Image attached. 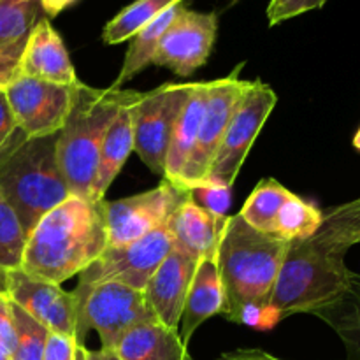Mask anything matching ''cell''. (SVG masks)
<instances>
[{"mask_svg": "<svg viewBox=\"0 0 360 360\" xmlns=\"http://www.w3.org/2000/svg\"><path fill=\"white\" fill-rule=\"evenodd\" d=\"M18 76L56 84H76L79 81L62 37L46 16H42L28 34Z\"/></svg>", "mask_w": 360, "mask_h": 360, "instance_id": "16", "label": "cell"}, {"mask_svg": "<svg viewBox=\"0 0 360 360\" xmlns=\"http://www.w3.org/2000/svg\"><path fill=\"white\" fill-rule=\"evenodd\" d=\"M7 295V271L0 269V297Z\"/></svg>", "mask_w": 360, "mask_h": 360, "instance_id": "40", "label": "cell"}, {"mask_svg": "<svg viewBox=\"0 0 360 360\" xmlns=\"http://www.w3.org/2000/svg\"><path fill=\"white\" fill-rule=\"evenodd\" d=\"M172 248V236L167 225L122 246H108L95 262L79 274L74 294H83L98 283H122L143 290L162 260Z\"/></svg>", "mask_w": 360, "mask_h": 360, "instance_id": "9", "label": "cell"}, {"mask_svg": "<svg viewBox=\"0 0 360 360\" xmlns=\"http://www.w3.org/2000/svg\"><path fill=\"white\" fill-rule=\"evenodd\" d=\"M27 234L16 211L0 195V269H21Z\"/></svg>", "mask_w": 360, "mask_h": 360, "instance_id": "28", "label": "cell"}, {"mask_svg": "<svg viewBox=\"0 0 360 360\" xmlns=\"http://www.w3.org/2000/svg\"><path fill=\"white\" fill-rule=\"evenodd\" d=\"M322 220L323 213L319 207L290 192L278 213L274 236L288 243L304 239L320 227Z\"/></svg>", "mask_w": 360, "mask_h": 360, "instance_id": "27", "label": "cell"}, {"mask_svg": "<svg viewBox=\"0 0 360 360\" xmlns=\"http://www.w3.org/2000/svg\"><path fill=\"white\" fill-rule=\"evenodd\" d=\"M188 190L165 181L157 188L118 200H105L109 246H122L167 225Z\"/></svg>", "mask_w": 360, "mask_h": 360, "instance_id": "12", "label": "cell"}, {"mask_svg": "<svg viewBox=\"0 0 360 360\" xmlns=\"http://www.w3.org/2000/svg\"><path fill=\"white\" fill-rule=\"evenodd\" d=\"M13 304L14 329H16V345H14L11 360H42L46 338L49 330L42 323L32 319L20 306Z\"/></svg>", "mask_w": 360, "mask_h": 360, "instance_id": "29", "label": "cell"}, {"mask_svg": "<svg viewBox=\"0 0 360 360\" xmlns=\"http://www.w3.org/2000/svg\"><path fill=\"white\" fill-rule=\"evenodd\" d=\"M0 195L16 211L27 238L46 213L72 195L56 160V134L25 137L2 158Z\"/></svg>", "mask_w": 360, "mask_h": 360, "instance_id": "5", "label": "cell"}, {"mask_svg": "<svg viewBox=\"0 0 360 360\" xmlns=\"http://www.w3.org/2000/svg\"><path fill=\"white\" fill-rule=\"evenodd\" d=\"M23 139H25V136H23V134H21V136H20V137H16V139H14V141H13V143H11V144H9V146L2 148V150H0V162H2V158H4V157H6V155H7V153H9V151H11V150H13V148H14V146H18V144H20V143H21V141H23Z\"/></svg>", "mask_w": 360, "mask_h": 360, "instance_id": "39", "label": "cell"}, {"mask_svg": "<svg viewBox=\"0 0 360 360\" xmlns=\"http://www.w3.org/2000/svg\"><path fill=\"white\" fill-rule=\"evenodd\" d=\"M217 252L199 259L188 294H186L185 308H183L178 327L179 338L186 347L195 330L207 319L224 311V290H221L220 273H218Z\"/></svg>", "mask_w": 360, "mask_h": 360, "instance_id": "17", "label": "cell"}, {"mask_svg": "<svg viewBox=\"0 0 360 360\" xmlns=\"http://www.w3.org/2000/svg\"><path fill=\"white\" fill-rule=\"evenodd\" d=\"M190 199L200 207L207 210L217 217H227V210L231 206V188L213 183H202L188 190Z\"/></svg>", "mask_w": 360, "mask_h": 360, "instance_id": "30", "label": "cell"}, {"mask_svg": "<svg viewBox=\"0 0 360 360\" xmlns=\"http://www.w3.org/2000/svg\"><path fill=\"white\" fill-rule=\"evenodd\" d=\"M327 0H271L267 6V20L271 27L297 18L309 11L322 9Z\"/></svg>", "mask_w": 360, "mask_h": 360, "instance_id": "31", "label": "cell"}, {"mask_svg": "<svg viewBox=\"0 0 360 360\" xmlns=\"http://www.w3.org/2000/svg\"><path fill=\"white\" fill-rule=\"evenodd\" d=\"M77 348H79V343H77L76 338L49 333L46 338L42 360H76Z\"/></svg>", "mask_w": 360, "mask_h": 360, "instance_id": "33", "label": "cell"}, {"mask_svg": "<svg viewBox=\"0 0 360 360\" xmlns=\"http://www.w3.org/2000/svg\"><path fill=\"white\" fill-rule=\"evenodd\" d=\"M288 193L290 190L285 188L276 179H262L255 186L252 195L246 199L245 206L239 211V217L255 231L274 236L278 213L287 200Z\"/></svg>", "mask_w": 360, "mask_h": 360, "instance_id": "24", "label": "cell"}, {"mask_svg": "<svg viewBox=\"0 0 360 360\" xmlns=\"http://www.w3.org/2000/svg\"><path fill=\"white\" fill-rule=\"evenodd\" d=\"M21 136V130L18 129L16 120L11 111L9 101L4 88H0V150L9 146L16 137Z\"/></svg>", "mask_w": 360, "mask_h": 360, "instance_id": "34", "label": "cell"}, {"mask_svg": "<svg viewBox=\"0 0 360 360\" xmlns=\"http://www.w3.org/2000/svg\"><path fill=\"white\" fill-rule=\"evenodd\" d=\"M77 0H41L42 13L49 18L58 16L62 11H65L67 7H70L72 4H76Z\"/></svg>", "mask_w": 360, "mask_h": 360, "instance_id": "37", "label": "cell"}, {"mask_svg": "<svg viewBox=\"0 0 360 360\" xmlns=\"http://www.w3.org/2000/svg\"><path fill=\"white\" fill-rule=\"evenodd\" d=\"M340 336L348 360H360V274L354 273L341 297L313 313Z\"/></svg>", "mask_w": 360, "mask_h": 360, "instance_id": "22", "label": "cell"}, {"mask_svg": "<svg viewBox=\"0 0 360 360\" xmlns=\"http://www.w3.org/2000/svg\"><path fill=\"white\" fill-rule=\"evenodd\" d=\"M141 91L136 98L127 102L118 111L116 118L112 120L108 134L102 143L101 155H98L97 172H95L94 188H91V199L104 200L105 192L116 176L120 174L125 165L127 158L134 151V130H132V105L141 98Z\"/></svg>", "mask_w": 360, "mask_h": 360, "instance_id": "20", "label": "cell"}, {"mask_svg": "<svg viewBox=\"0 0 360 360\" xmlns=\"http://www.w3.org/2000/svg\"><path fill=\"white\" fill-rule=\"evenodd\" d=\"M7 297L37 320L49 333L77 340L79 301L60 285L28 276L21 269L7 271Z\"/></svg>", "mask_w": 360, "mask_h": 360, "instance_id": "14", "label": "cell"}, {"mask_svg": "<svg viewBox=\"0 0 360 360\" xmlns=\"http://www.w3.org/2000/svg\"><path fill=\"white\" fill-rule=\"evenodd\" d=\"M225 220L227 217H217L193 202L188 192V197L169 218L167 229L172 236V245L199 260L218 250Z\"/></svg>", "mask_w": 360, "mask_h": 360, "instance_id": "18", "label": "cell"}, {"mask_svg": "<svg viewBox=\"0 0 360 360\" xmlns=\"http://www.w3.org/2000/svg\"><path fill=\"white\" fill-rule=\"evenodd\" d=\"M25 42L27 41L18 42V44L11 46L6 51L0 53V88H6L18 76V67H20Z\"/></svg>", "mask_w": 360, "mask_h": 360, "instance_id": "35", "label": "cell"}, {"mask_svg": "<svg viewBox=\"0 0 360 360\" xmlns=\"http://www.w3.org/2000/svg\"><path fill=\"white\" fill-rule=\"evenodd\" d=\"M79 84H56L16 76L4 90L18 129L25 137L55 136L70 115Z\"/></svg>", "mask_w": 360, "mask_h": 360, "instance_id": "11", "label": "cell"}, {"mask_svg": "<svg viewBox=\"0 0 360 360\" xmlns=\"http://www.w3.org/2000/svg\"><path fill=\"white\" fill-rule=\"evenodd\" d=\"M192 88L193 83H165L132 105L134 151L155 174L164 176L172 132Z\"/></svg>", "mask_w": 360, "mask_h": 360, "instance_id": "8", "label": "cell"}, {"mask_svg": "<svg viewBox=\"0 0 360 360\" xmlns=\"http://www.w3.org/2000/svg\"><path fill=\"white\" fill-rule=\"evenodd\" d=\"M241 69L243 63H239L229 76L210 81L199 136H197L188 164L185 165L178 183H176L181 188L190 190L206 181L214 157L220 150L225 130L232 118V112H234L239 97L248 83L239 77Z\"/></svg>", "mask_w": 360, "mask_h": 360, "instance_id": "10", "label": "cell"}, {"mask_svg": "<svg viewBox=\"0 0 360 360\" xmlns=\"http://www.w3.org/2000/svg\"><path fill=\"white\" fill-rule=\"evenodd\" d=\"M207 86H210V81L193 83L192 91H190L188 98H186L185 105H183V111L179 115L178 122H176L164 169V179L172 183V185L178 183L183 169L188 164L193 146H195L200 122H202L204 105H206Z\"/></svg>", "mask_w": 360, "mask_h": 360, "instance_id": "21", "label": "cell"}, {"mask_svg": "<svg viewBox=\"0 0 360 360\" xmlns=\"http://www.w3.org/2000/svg\"><path fill=\"white\" fill-rule=\"evenodd\" d=\"M41 18V0H0V53L27 41Z\"/></svg>", "mask_w": 360, "mask_h": 360, "instance_id": "26", "label": "cell"}, {"mask_svg": "<svg viewBox=\"0 0 360 360\" xmlns=\"http://www.w3.org/2000/svg\"><path fill=\"white\" fill-rule=\"evenodd\" d=\"M108 246L105 199L70 195L32 229L21 271L37 280L62 285L83 273Z\"/></svg>", "mask_w": 360, "mask_h": 360, "instance_id": "3", "label": "cell"}, {"mask_svg": "<svg viewBox=\"0 0 360 360\" xmlns=\"http://www.w3.org/2000/svg\"><path fill=\"white\" fill-rule=\"evenodd\" d=\"M217 360H283L264 350H236L231 354H224Z\"/></svg>", "mask_w": 360, "mask_h": 360, "instance_id": "36", "label": "cell"}, {"mask_svg": "<svg viewBox=\"0 0 360 360\" xmlns=\"http://www.w3.org/2000/svg\"><path fill=\"white\" fill-rule=\"evenodd\" d=\"M14 345H16V329H14L13 304L9 297H0V360H11Z\"/></svg>", "mask_w": 360, "mask_h": 360, "instance_id": "32", "label": "cell"}, {"mask_svg": "<svg viewBox=\"0 0 360 360\" xmlns=\"http://www.w3.org/2000/svg\"><path fill=\"white\" fill-rule=\"evenodd\" d=\"M217 32V13H199L181 6L162 35L153 63L169 67L178 76H192L210 58Z\"/></svg>", "mask_w": 360, "mask_h": 360, "instance_id": "13", "label": "cell"}, {"mask_svg": "<svg viewBox=\"0 0 360 360\" xmlns=\"http://www.w3.org/2000/svg\"><path fill=\"white\" fill-rule=\"evenodd\" d=\"M276 102L278 97L269 84L259 79L246 83L204 183L232 188L257 136Z\"/></svg>", "mask_w": 360, "mask_h": 360, "instance_id": "7", "label": "cell"}, {"mask_svg": "<svg viewBox=\"0 0 360 360\" xmlns=\"http://www.w3.org/2000/svg\"><path fill=\"white\" fill-rule=\"evenodd\" d=\"M360 245V197L323 213L311 236L290 241L266 311L271 329L295 313H315L347 290L348 252Z\"/></svg>", "mask_w": 360, "mask_h": 360, "instance_id": "1", "label": "cell"}, {"mask_svg": "<svg viewBox=\"0 0 360 360\" xmlns=\"http://www.w3.org/2000/svg\"><path fill=\"white\" fill-rule=\"evenodd\" d=\"M76 297L79 301V345H84V336L94 329L101 336V348L111 350L116 341L130 329L157 320L144 292L122 283H98Z\"/></svg>", "mask_w": 360, "mask_h": 360, "instance_id": "6", "label": "cell"}, {"mask_svg": "<svg viewBox=\"0 0 360 360\" xmlns=\"http://www.w3.org/2000/svg\"><path fill=\"white\" fill-rule=\"evenodd\" d=\"M86 360H120V359L116 357L111 350H104V348H101V350H88L86 348Z\"/></svg>", "mask_w": 360, "mask_h": 360, "instance_id": "38", "label": "cell"}, {"mask_svg": "<svg viewBox=\"0 0 360 360\" xmlns=\"http://www.w3.org/2000/svg\"><path fill=\"white\" fill-rule=\"evenodd\" d=\"M181 2L183 0H136L130 6L123 7L112 20L105 23L102 30V41L111 46L129 41L141 28L150 25L165 11Z\"/></svg>", "mask_w": 360, "mask_h": 360, "instance_id": "25", "label": "cell"}, {"mask_svg": "<svg viewBox=\"0 0 360 360\" xmlns=\"http://www.w3.org/2000/svg\"><path fill=\"white\" fill-rule=\"evenodd\" d=\"M197 262L199 260L172 245L169 255L162 260L144 288V295L157 320L172 330L179 327Z\"/></svg>", "mask_w": 360, "mask_h": 360, "instance_id": "15", "label": "cell"}, {"mask_svg": "<svg viewBox=\"0 0 360 360\" xmlns=\"http://www.w3.org/2000/svg\"><path fill=\"white\" fill-rule=\"evenodd\" d=\"M76 360H86V347H84V345H79V348H77Z\"/></svg>", "mask_w": 360, "mask_h": 360, "instance_id": "41", "label": "cell"}, {"mask_svg": "<svg viewBox=\"0 0 360 360\" xmlns=\"http://www.w3.org/2000/svg\"><path fill=\"white\" fill-rule=\"evenodd\" d=\"M354 148H355V150L360 151V127H359L357 134L354 136Z\"/></svg>", "mask_w": 360, "mask_h": 360, "instance_id": "42", "label": "cell"}, {"mask_svg": "<svg viewBox=\"0 0 360 360\" xmlns=\"http://www.w3.org/2000/svg\"><path fill=\"white\" fill-rule=\"evenodd\" d=\"M288 245L252 229L239 213L227 217L217 252L225 319L267 329L266 311Z\"/></svg>", "mask_w": 360, "mask_h": 360, "instance_id": "2", "label": "cell"}, {"mask_svg": "<svg viewBox=\"0 0 360 360\" xmlns=\"http://www.w3.org/2000/svg\"><path fill=\"white\" fill-rule=\"evenodd\" d=\"M179 7H181V4L172 6L171 9L165 11L162 16H158L157 20L151 21L150 25L141 28L136 35H132V37L129 39V49H127L125 60H123V65L122 69H120V74L118 77H116L112 88H122L123 83L132 79L136 74H139L141 70L146 69L150 63H153L155 53H157L158 44H160L162 35L165 34V30H167V27L171 25V21L174 20Z\"/></svg>", "mask_w": 360, "mask_h": 360, "instance_id": "23", "label": "cell"}, {"mask_svg": "<svg viewBox=\"0 0 360 360\" xmlns=\"http://www.w3.org/2000/svg\"><path fill=\"white\" fill-rule=\"evenodd\" d=\"M137 95L136 90L91 88L79 81L69 118L56 134V160L72 195L91 199L105 134L120 109Z\"/></svg>", "mask_w": 360, "mask_h": 360, "instance_id": "4", "label": "cell"}, {"mask_svg": "<svg viewBox=\"0 0 360 360\" xmlns=\"http://www.w3.org/2000/svg\"><path fill=\"white\" fill-rule=\"evenodd\" d=\"M111 352L120 360H193L178 330L169 329L158 320L130 329Z\"/></svg>", "mask_w": 360, "mask_h": 360, "instance_id": "19", "label": "cell"}]
</instances>
